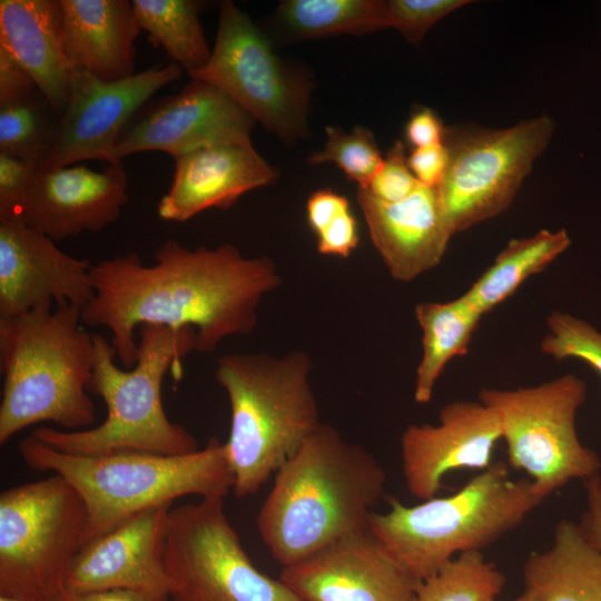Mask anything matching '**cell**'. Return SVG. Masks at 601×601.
<instances>
[{"label":"cell","instance_id":"cell-23","mask_svg":"<svg viewBox=\"0 0 601 601\" xmlns=\"http://www.w3.org/2000/svg\"><path fill=\"white\" fill-rule=\"evenodd\" d=\"M0 45L29 72L60 118L75 68L67 53L57 0H1Z\"/></svg>","mask_w":601,"mask_h":601},{"label":"cell","instance_id":"cell-8","mask_svg":"<svg viewBox=\"0 0 601 601\" xmlns=\"http://www.w3.org/2000/svg\"><path fill=\"white\" fill-rule=\"evenodd\" d=\"M88 512L60 475L0 493V594L51 601L88 541Z\"/></svg>","mask_w":601,"mask_h":601},{"label":"cell","instance_id":"cell-16","mask_svg":"<svg viewBox=\"0 0 601 601\" xmlns=\"http://www.w3.org/2000/svg\"><path fill=\"white\" fill-rule=\"evenodd\" d=\"M91 265L63 253L19 217L0 218V318L49 309L53 303L82 309L95 294Z\"/></svg>","mask_w":601,"mask_h":601},{"label":"cell","instance_id":"cell-30","mask_svg":"<svg viewBox=\"0 0 601 601\" xmlns=\"http://www.w3.org/2000/svg\"><path fill=\"white\" fill-rule=\"evenodd\" d=\"M59 117L45 96L32 95L0 106V152L41 164L55 134Z\"/></svg>","mask_w":601,"mask_h":601},{"label":"cell","instance_id":"cell-25","mask_svg":"<svg viewBox=\"0 0 601 601\" xmlns=\"http://www.w3.org/2000/svg\"><path fill=\"white\" fill-rule=\"evenodd\" d=\"M422 331V356L414 381V401L426 404L451 359L467 354L484 315L461 295L449 302H420L414 308Z\"/></svg>","mask_w":601,"mask_h":601},{"label":"cell","instance_id":"cell-26","mask_svg":"<svg viewBox=\"0 0 601 601\" xmlns=\"http://www.w3.org/2000/svg\"><path fill=\"white\" fill-rule=\"evenodd\" d=\"M571 246L565 228L540 229L512 238L463 294L482 315L510 298L531 276L541 273Z\"/></svg>","mask_w":601,"mask_h":601},{"label":"cell","instance_id":"cell-19","mask_svg":"<svg viewBox=\"0 0 601 601\" xmlns=\"http://www.w3.org/2000/svg\"><path fill=\"white\" fill-rule=\"evenodd\" d=\"M122 162L95 171L82 165L38 167L18 217L52 240L96 233L115 223L128 201Z\"/></svg>","mask_w":601,"mask_h":601},{"label":"cell","instance_id":"cell-7","mask_svg":"<svg viewBox=\"0 0 601 601\" xmlns=\"http://www.w3.org/2000/svg\"><path fill=\"white\" fill-rule=\"evenodd\" d=\"M543 501L531 480H512L496 462L451 495L415 505L390 499V510L374 512L368 530L423 581L456 555L482 551L516 529Z\"/></svg>","mask_w":601,"mask_h":601},{"label":"cell","instance_id":"cell-42","mask_svg":"<svg viewBox=\"0 0 601 601\" xmlns=\"http://www.w3.org/2000/svg\"><path fill=\"white\" fill-rule=\"evenodd\" d=\"M51 601H169L148 592L134 590L73 591L62 589Z\"/></svg>","mask_w":601,"mask_h":601},{"label":"cell","instance_id":"cell-1","mask_svg":"<svg viewBox=\"0 0 601 601\" xmlns=\"http://www.w3.org/2000/svg\"><path fill=\"white\" fill-rule=\"evenodd\" d=\"M90 273L95 294L82 323L110 331L127 370L137 359V326L191 328L195 352L211 353L227 337L253 333L262 300L282 283L268 257H245L231 244L189 249L175 239L159 246L152 265L129 253L92 264Z\"/></svg>","mask_w":601,"mask_h":601},{"label":"cell","instance_id":"cell-27","mask_svg":"<svg viewBox=\"0 0 601 601\" xmlns=\"http://www.w3.org/2000/svg\"><path fill=\"white\" fill-rule=\"evenodd\" d=\"M141 30L162 47L173 62L187 73L203 68L210 58L199 19L200 2L194 0H134Z\"/></svg>","mask_w":601,"mask_h":601},{"label":"cell","instance_id":"cell-2","mask_svg":"<svg viewBox=\"0 0 601 601\" xmlns=\"http://www.w3.org/2000/svg\"><path fill=\"white\" fill-rule=\"evenodd\" d=\"M386 481L373 454L321 423L276 471L257 513L259 536L277 563L295 564L368 531Z\"/></svg>","mask_w":601,"mask_h":601},{"label":"cell","instance_id":"cell-40","mask_svg":"<svg viewBox=\"0 0 601 601\" xmlns=\"http://www.w3.org/2000/svg\"><path fill=\"white\" fill-rule=\"evenodd\" d=\"M349 209V201L344 195L328 188L318 189L306 203L308 226L317 236L335 218Z\"/></svg>","mask_w":601,"mask_h":601},{"label":"cell","instance_id":"cell-10","mask_svg":"<svg viewBox=\"0 0 601 601\" xmlns=\"http://www.w3.org/2000/svg\"><path fill=\"white\" fill-rule=\"evenodd\" d=\"M555 129L549 115L506 128L446 127L447 167L435 188L453 235L505 211Z\"/></svg>","mask_w":601,"mask_h":601},{"label":"cell","instance_id":"cell-3","mask_svg":"<svg viewBox=\"0 0 601 601\" xmlns=\"http://www.w3.org/2000/svg\"><path fill=\"white\" fill-rule=\"evenodd\" d=\"M196 332L164 325L139 327L137 359L132 368L116 364L112 343L93 334L95 363L89 391L107 406L105 421L90 428L63 431L38 426L31 435L46 445L72 455H100L119 451H138L161 455L196 452L195 436L173 423L164 407L161 386L171 371L183 376V358L195 351Z\"/></svg>","mask_w":601,"mask_h":601},{"label":"cell","instance_id":"cell-18","mask_svg":"<svg viewBox=\"0 0 601 601\" xmlns=\"http://www.w3.org/2000/svg\"><path fill=\"white\" fill-rule=\"evenodd\" d=\"M171 503L139 512L88 540L66 579L73 591L134 590L167 597L165 541Z\"/></svg>","mask_w":601,"mask_h":601},{"label":"cell","instance_id":"cell-43","mask_svg":"<svg viewBox=\"0 0 601 601\" xmlns=\"http://www.w3.org/2000/svg\"><path fill=\"white\" fill-rule=\"evenodd\" d=\"M487 601H500V600L495 598ZM509 601H538V599L532 593L524 590L519 597Z\"/></svg>","mask_w":601,"mask_h":601},{"label":"cell","instance_id":"cell-13","mask_svg":"<svg viewBox=\"0 0 601 601\" xmlns=\"http://www.w3.org/2000/svg\"><path fill=\"white\" fill-rule=\"evenodd\" d=\"M181 71L170 62L122 80L105 81L75 69L67 107L39 167L51 169L93 159L116 164L115 145L129 119L154 93L178 80Z\"/></svg>","mask_w":601,"mask_h":601},{"label":"cell","instance_id":"cell-12","mask_svg":"<svg viewBox=\"0 0 601 601\" xmlns=\"http://www.w3.org/2000/svg\"><path fill=\"white\" fill-rule=\"evenodd\" d=\"M165 564L169 601H302L279 579L254 565L223 499L170 509Z\"/></svg>","mask_w":601,"mask_h":601},{"label":"cell","instance_id":"cell-32","mask_svg":"<svg viewBox=\"0 0 601 601\" xmlns=\"http://www.w3.org/2000/svg\"><path fill=\"white\" fill-rule=\"evenodd\" d=\"M546 334L540 342L544 355L556 362L582 361L601 377V332L570 313L552 311L545 319Z\"/></svg>","mask_w":601,"mask_h":601},{"label":"cell","instance_id":"cell-14","mask_svg":"<svg viewBox=\"0 0 601 601\" xmlns=\"http://www.w3.org/2000/svg\"><path fill=\"white\" fill-rule=\"evenodd\" d=\"M255 118L215 86L194 80L162 99L118 138L117 162L142 151H164L174 157L204 147L246 144Z\"/></svg>","mask_w":601,"mask_h":601},{"label":"cell","instance_id":"cell-4","mask_svg":"<svg viewBox=\"0 0 601 601\" xmlns=\"http://www.w3.org/2000/svg\"><path fill=\"white\" fill-rule=\"evenodd\" d=\"M83 325L81 309L68 303L0 318L1 445L45 422L67 431L92 427L95 342Z\"/></svg>","mask_w":601,"mask_h":601},{"label":"cell","instance_id":"cell-39","mask_svg":"<svg viewBox=\"0 0 601 601\" xmlns=\"http://www.w3.org/2000/svg\"><path fill=\"white\" fill-rule=\"evenodd\" d=\"M445 132L446 127L439 115L424 106L412 110L404 129L411 149L444 144Z\"/></svg>","mask_w":601,"mask_h":601},{"label":"cell","instance_id":"cell-36","mask_svg":"<svg viewBox=\"0 0 601 601\" xmlns=\"http://www.w3.org/2000/svg\"><path fill=\"white\" fill-rule=\"evenodd\" d=\"M316 237L319 254L346 258L357 247L359 240L356 217L349 209L335 218Z\"/></svg>","mask_w":601,"mask_h":601},{"label":"cell","instance_id":"cell-6","mask_svg":"<svg viewBox=\"0 0 601 601\" xmlns=\"http://www.w3.org/2000/svg\"><path fill=\"white\" fill-rule=\"evenodd\" d=\"M312 368L311 356L302 351L231 353L217 359L216 382L230 404L225 447L238 499L257 493L321 424Z\"/></svg>","mask_w":601,"mask_h":601},{"label":"cell","instance_id":"cell-35","mask_svg":"<svg viewBox=\"0 0 601 601\" xmlns=\"http://www.w3.org/2000/svg\"><path fill=\"white\" fill-rule=\"evenodd\" d=\"M39 165L0 152V218L18 217Z\"/></svg>","mask_w":601,"mask_h":601},{"label":"cell","instance_id":"cell-44","mask_svg":"<svg viewBox=\"0 0 601 601\" xmlns=\"http://www.w3.org/2000/svg\"><path fill=\"white\" fill-rule=\"evenodd\" d=\"M0 601H26V600L10 597V595L0 594Z\"/></svg>","mask_w":601,"mask_h":601},{"label":"cell","instance_id":"cell-28","mask_svg":"<svg viewBox=\"0 0 601 601\" xmlns=\"http://www.w3.org/2000/svg\"><path fill=\"white\" fill-rule=\"evenodd\" d=\"M384 0H285L277 16L298 38L364 36L385 29Z\"/></svg>","mask_w":601,"mask_h":601},{"label":"cell","instance_id":"cell-31","mask_svg":"<svg viewBox=\"0 0 601 601\" xmlns=\"http://www.w3.org/2000/svg\"><path fill=\"white\" fill-rule=\"evenodd\" d=\"M325 134L324 147L309 155L307 161L312 165L333 162L358 187H367L384 160L373 132L363 126L351 131L327 126Z\"/></svg>","mask_w":601,"mask_h":601},{"label":"cell","instance_id":"cell-33","mask_svg":"<svg viewBox=\"0 0 601 601\" xmlns=\"http://www.w3.org/2000/svg\"><path fill=\"white\" fill-rule=\"evenodd\" d=\"M470 0H384L385 29L397 30L406 41L417 45L441 19Z\"/></svg>","mask_w":601,"mask_h":601},{"label":"cell","instance_id":"cell-11","mask_svg":"<svg viewBox=\"0 0 601 601\" xmlns=\"http://www.w3.org/2000/svg\"><path fill=\"white\" fill-rule=\"evenodd\" d=\"M188 76L220 89L284 142L292 145L307 137L309 78L284 62L265 33L233 1L219 4L209 60Z\"/></svg>","mask_w":601,"mask_h":601},{"label":"cell","instance_id":"cell-20","mask_svg":"<svg viewBox=\"0 0 601 601\" xmlns=\"http://www.w3.org/2000/svg\"><path fill=\"white\" fill-rule=\"evenodd\" d=\"M278 176L252 142L196 149L175 158L173 183L157 214L164 220L184 223L209 208H229L244 194L274 184Z\"/></svg>","mask_w":601,"mask_h":601},{"label":"cell","instance_id":"cell-5","mask_svg":"<svg viewBox=\"0 0 601 601\" xmlns=\"http://www.w3.org/2000/svg\"><path fill=\"white\" fill-rule=\"evenodd\" d=\"M18 449L30 469L60 475L77 491L88 512V540L145 510L186 495L224 500L234 487L225 443L216 437L183 455L138 451L72 455L31 434Z\"/></svg>","mask_w":601,"mask_h":601},{"label":"cell","instance_id":"cell-22","mask_svg":"<svg viewBox=\"0 0 601 601\" xmlns=\"http://www.w3.org/2000/svg\"><path fill=\"white\" fill-rule=\"evenodd\" d=\"M68 57L75 69L105 81L135 75L140 35L128 0H57Z\"/></svg>","mask_w":601,"mask_h":601},{"label":"cell","instance_id":"cell-17","mask_svg":"<svg viewBox=\"0 0 601 601\" xmlns=\"http://www.w3.org/2000/svg\"><path fill=\"white\" fill-rule=\"evenodd\" d=\"M500 440V420L491 407L466 400L445 404L439 412L437 424H411L401 435L402 473L407 491L425 501L436 496L449 472L490 467Z\"/></svg>","mask_w":601,"mask_h":601},{"label":"cell","instance_id":"cell-37","mask_svg":"<svg viewBox=\"0 0 601 601\" xmlns=\"http://www.w3.org/2000/svg\"><path fill=\"white\" fill-rule=\"evenodd\" d=\"M37 90L29 72L0 45V106L26 98Z\"/></svg>","mask_w":601,"mask_h":601},{"label":"cell","instance_id":"cell-34","mask_svg":"<svg viewBox=\"0 0 601 601\" xmlns=\"http://www.w3.org/2000/svg\"><path fill=\"white\" fill-rule=\"evenodd\" d=\"M418 186L407 164L405 145L396 140L384 156L380 170L364 189L384 203H397L407 198Z\"/></svg>","mask_w":601,"mask_h":601},{"label":"cell","instance_id":"cell-15","mask_svg":"<svg viewBox=\"0 0 601 601\" xmlns=\"http://www.w3.org/2000/svg\"><path fill=\"white\" fill-rule=\"evenodd\" d=\"M278 579L302 601H411L422 582L370 530L283 566Z\"/></svg>","mask_w":601,"mask_h":601},{"label":"cell","instance_id":"cell-9","mask_svg":"<svg viewBox=\"0 0 601 601\" xmlns=\"http://www.w3.org/2000/svg\"><path fill=\"white\" fill-rule=\"evenodd\" d=\"M588 386L575 374L513 390L481 388L479 401L499 416L508 463L523 470L546 499L572 480L600 474L599 454L585 446L575 420Z\"/></svg>","mask_w":601,"mask_h":601},{"label":"cell","instance_id":"cell-29","mask_svg":"<svg viewBox=\"0 0 601 601\" xmlns=\"http://www.w3.org/2000/svg\"><path fill=\"white\" fill-rule=\"evenodd\" d=\"M504 584L505 575L482 551H469L423 580L411 601H487L495 599Z\"/></svg>","mask_w":601,"mask_h":601},{"label":"cell","instance_id":"cell-38","mask_svg":"<svg viewBox=\"0 0 601 601\" xmlns=\"http://www.w3.org/2000/svg\"><path fill=\"white\" fill-rule=\"evenodd\" d=\"M447 150L444 144L413 148L407 155L408 167L416 180L426 187L436 188L447 167Z\"/></svg>","mask_w":601,"mask_h":601},{"label":"cell","instance_id":"cell-41","mask_svg":"<svg viewBox=\"0 0 601 601\" xmlns=\"http://www.w3.org/2000/svg\"><path fill=\"white\" fill-rule=\"evenodd\" d=\"M585 490V509L578 526L584 538L601 551V475L583 481Z\"/></svg>","mask_w":601,"mask_h":601},{"label":"cell","instance_id":"cell-24","mask_svg":"<svg viewBox=\"0 0 601 601\" xmlns=\"http://www.w3.org/2000/svg\"><path fill=\"white\" fill-rule=\"evenodd\" d=\"M523 580L538 601H601V551L578 523L561 520L552 545L526 558Z\"/></svg>","mask_w":601,"mask_h":601},{"label":"cell","instance_id":"cell-21","mask_svg":"<svg viewBox=\"0 0 601 601\" xmlns=\"http://www.w3.org/2000/svg\"><path fill=\"white\" fill-rule=\"evenodd\" d=\"M357 203L370 238L395 280L412 282L441 263L453 233L435 188L420 184L397 203H384L358 188Z\"/></svg>","mask_w":601,"mask_h":601}]
</instances>
